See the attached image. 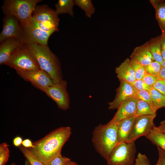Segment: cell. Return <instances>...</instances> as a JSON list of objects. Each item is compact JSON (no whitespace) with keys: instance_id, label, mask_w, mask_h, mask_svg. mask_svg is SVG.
I'll list each match as a JSON object with an SVG mask.
<instances>
[{"instance_id":"14","label":"cell","mask_w":165,"mask_h":165,"mask_svg":"<svg viewBox=\"0 0 165 165\" xmlns=\"http://www.w3.org/2000/svg\"><path fill=\"white\" fill-rule=\"evenodd\" d=\"M32 18L38 22L58 26L59 19L58 15L55 10L46 5L36 6L33 12Z\"/></svg>"},{"instance_id":"26","label":"cell","mask_w":165,"mask_h":165,"mask_svg":"<svg viewBox=\"0 0 165 165\" xmlns=\"http://www.w3.org/2000/svg\"><path fill=\"white\" fill-rule=\"evenodd\" d=\"M19 148L31 165H46L36 159L28 148L21 145Z\"/></svg>"},{"instance_id":"29","label":"cell","mask_w":165,"mask_h":165,"mask_svg":"<svg viewBox=\"0 0 165 165\" xmlns=\"http://www.w3.org/2000/svg\"><path fill=\"white\" fill-rule=\"evenodd\" d=\"M9 145L6 142L0 145V165H5L9 156Z\"/></svg>"},{"instance_id":"21","label":"cell","mask_w":165,"mask_h":165,"mask_svg":"<svg viewBox=\"0 0 165 165\" xmlns=\"http://www.w3.org/2000/svg\"><path fill=\"white\" fill-rule=\"evenodd\" d=\"M74 5V0H59L55 4V11L57 15L67 13L73 16V8Z\"/></svg>"},{"instance_id":"11","label":"cell","mask_w":165,"mask_h":165,"mask_svg":"<svg viewBox=\"0 0 165 165\" xmlns=\"http://www.w3.org/2000/svg\"><path fill=\"white\" fill-rule=\"evenodd\" d=\"M23 31L19 21L14 16L5 15L3 20V28L0 34V42L10 38L20 41Z\"/></svg>"},{"instance_id":"31","label":"cell","mask_w":165,"mask_h":165,"mask_svg":"<svg viewBox=\"0 0 165 165\" xmlns=\"http://www.w3.org/2000/svg\"><path fill=\"white\" fill-rule=\"evenodd\" d=\"M70 161V159L63 156L61 153L54 158L48 165H66Z\"/></svg>"},{"instance_id":"16","label":"cell","mask_w":165,"mask_h":165,"mask_svg":"<svg viewBox=\"0 0 165 165\" xmlns=\"http://www.w3.org/2000/svg\"><path fill=\"white\" fill-rule=\"evenodd\" d=\"M115 72L120 81L123 80L132 84L136 80L130 59L127 58L116 67Z\"/></svg>"},{"instance_id":"41","label":"cell","mask_w":165,"mask_h":165,"mask_svg":"<svg viewBox=\"0 0 165 165\" xmlns=\"http://www.w3.org/2000/svg\"><path fill=\"white\" fill-rule=\"evenodd\" d=\"M158 78L165 80V67L162 66Z\"/></svg>"},{"instance_id":"2","label":"cell","mask_w":165,"mask_h":165,"mask_svg":"<svg viewBox=\"0 0 165 165\" xmlns=\"http://www.w3.org/2000/svg\"><path fill=\"white\" fill-rule=\"evenodd\" d=\"M34 57L40 69L48 73L54 84L63 80L60 62L47 45L25 44Z\"/></svg>"},{"instance_id":"30","label":"cell","mask_w":165,"mask_h":165,"mask_svg":"<svg viewBox=\"0 0 165 165\" xmlns=\"http://www.w3.org/2000/svg\"><path fill=\"white\" fill-rule=\"evenodd\" d=\"M135 97L138 99L148 103L154 109L151 97L149 91L145 90L137 91Z\"/></svg>"},{"instance_id":"20","label":"cell","mask_w":165,"mask_h":165,"mask_svg":"<svg viewBox=\"0 0 165 165\" xmlns=\"http://www.w3.org/2000/svg\"><path fill=\"white\" fill-rule=\"evenodd\" d=\"M145 137L152 144L165 151V133L157 130L156 127Z\"/></svg>"},{"instance_id":"42","label":"cell","mask_w":165,"mask_h":165,"mask_svg":"<svg viewBox=\"0 0 165 165\" xmlns=\"http://www.w3.org/2000/svg\"><path fill=\"white\" fill-rule=\"evenodd\" d=\"M24 165H31V164L28 160L26 159L25 161Z\"/></svg>"},{"instance_id":"40","label":"cell","mask_w":165,"mask_h":165,"mask_svg":"<svg viewBox=\"0 0 165 165\" xmlns=\"http://www.w3.org/2000/svg\"><path fill=\"white\" fill-rule=\"evenodd\" d=\"M156 128L157 130L165 133V120L162 121L160 125L157 127H156Z\"/></svg>"},{"instance_id":"34","label":"cell","mask_w":165,"mask_h":165,"mask_svg":"<svg viewBox=\"0 0 165 165\" xmlns=\"http://www.w3.org/2000/svg\"><path fill=\"white\" fill-rule=\"evenodd\" d=\"M152 87L165 96V80L158 78Z\"/></svg>"},{"instance_id":"25","label":"cell","mask_w":165,"mask_h":165,"mask_svg":"<svg viewBox=\"0 0 165 165\" xmlns=\"http://www.w3.org/2000/svg\"><path fill=\"white\" fill-rule=\"evenodd\" d=\"M75 5L83 10L86 16L91 18L95 13V9L91 0H74Z\"/></svg>"},{"instance_id":"3","label":"cell","mask_w":165,"mask_h":165,"mask_svg":"<svg viewBox=\"0 0 165 165\" xmlns=\"http://www.w3.org/2000/svg\"><path fill=\"white\" fill-rule=\"evenodd\" d=\"M92 140L97 152L106 160L118 143L117 123L101 124L96 127Z\"/></svg>"},{"instance_id":"38","label":"cell","mask_w":165,"mask_h":165,"mask_svg":"<svg viewBox=\"0 0 165 165\" xmlns=\"http://www.w3.org/2000/svg\"><path fill=\"white\" fill-rule=\"evenodd\" d=\"M22 146L27 148H33L34 146L31 141L29 139L24 140L22 143Z\"/></svg>"},{"instance_id":"39","label":"cell","mask_w":165,"mask_h":165,"mask_svg":"<svg viewBox=\"0 0 165 165\" xmlns=\"http://www.w3.org/2000/svg\"><path fill=\"white\" fill-rule=\"evenodd\" d=\"M23 141L21 137L19 136H16L13 139V144L15 146L19 147L22 144Z\"/></svg>"},{"instance_id":"35","label":"cell","mask_w":165,"mask_h":165,"mask_svg":"<svg viewBox=\"0 0 165 165\" xmlns=\"http://www.w3.org/2000/svg\"><path fill=\"white\" fill-rule=\"evenodd\" d=\"M158 79V77L154 76L146 73L142 79L147 85L152 87Z\"/></svg>"},{"instance_id":"17","label":"cell","mask_w":165,"mask_h":165,"mask_svg":"<svg viewBox=\"0 0 165 165\" xmlns=\"http://www.w3.org/2000/svg\"><path fill=\"white\" fill-rule=\"evenodd\" d=\"M130 58V59L137 61L144 66L149 65L154 61L146 42L135 47Z\"/></svg>"},{"instance_id":"45","label":"cell","mask_w":165,"mask_h":165,"mask_svg":"<svg viewBox=\"0 0 165 165\" xmlns=\"http://www.w3.org/2000/svg\"><path fill=\"white\" fill-rule=\"evenodd\" d=\"M71 162V161L69 162L66 165H72Z\"/></svg>"},{"instance_id":"44","label":"cell","mask_w":165,"mask_h":165,"mask_svg":"<svg viewBox=\"0 0 165 165\" xmlns=\"http://www.w3.org/2000/svg\"><path fill=\"white\" fill-rule=\"evenodd\" d=\"M71 162L72 165H79L74 162L71 161Z\"/></svg>"},{"instance_id":"36","label":"cell","mask_w":165,"mask_h":165,"mask_svg":"<svg viewBox=\"0 0 165 165\" xmlns=\"http://www.w3.org/2000/svg\"><path fill=\"white\" fill-rule=\"evenodd\" d=\"M158 153V158L155 165H165V151L160 147L157 146Z\"/></svg>"},{"instance_id":"7","label":"cell","mask_w":165,"mask_h":165,"mask_svg":"<svg viewBox=\"0 0 165 165\" xmlns=\"http://www.w3.org/2000/svg\"><path fill=\"white\" fill-rule=\"evenodd\" d=\"M67 82L62 80L48 87L44 92L56 103L61 109L65 110L69 108L70 99L67 90Z\"/></svg>"},{"instance_id":"5","label":"cell","mask_w":165,"mask_h":165,"mask_svg":"<svg viewBox=\"0 0 165 165\" xmlns=\"http://www.w3.org/2000/svg\"><path fill=\"white\" fill-rule=\"evenodd\" d=\"M5 64L14 69L17 72L41 69L36 59L25 44L16 50Z\"/></svg>"},{"instance_id":"1","label":"cell","mask_w":165,"mask_h":165,"mask_svg":"<svg viewBox=\"0 0 165 165\" xmlns=\"http://www.w3.org/2000/svg\"><path fill=\"white\" fill-rule=\"evenodd\" d=\"M71 134L70 127H59L34 142V147L28 149L36 159L48 165L54 158L61 153L62 148Z\"/></svg>"},{"instance_id":"24","label":"cell","mask_w":165,"mask_h":165,"mask_svg":"<svg viewBox=\"0 0 165 165\" xmlns=\"http://www.w3.org/2000/svg\"><path fill=\"white\" fill-rule=\"evenodd\" d=\"M155 111L147 102L138 100L135 116L136 117L142 116L156 115Z\"/></svg>"},{"instance_id":"4","label":"cell","mask_w":165,"mask_h":165,"mask_svg":"<svg viewBox=\"0 0 165 165\" xmlns=\"http://www.w3.org/2000/svg\"><path fill=\"white\" fill-rule=\"evenodd\" d=\"M41 0H5L2 9L5 15L16 17L22 28L27 27L32 18L37 4Z\"/></svg>"},{"instance_id":"15","label":"cell","mask_w":165,"mask_h":165,"mask_svg":"<svg viewBox=\"0 0 165 165\" xmlns=\"http://www.w3.org/2000/svg\"><path fill=\"white\" fill-rule=\"evenodd\" d=\"M0 64H5L14 52L24 44L19 39L8 38L0 43Z\"/></svg>"},{"instance_id":"18","label":"cell","mask_w":165,"mask_h":165,"mask_svg":"<svg viewBox=\"0 0 165 165\" xmlns=\"http://www.w3.org/2000/svg\"><path fill=\"white\" fill-rule=\"evenodd\" d=\"M136 117L134 116L116 123L117 126L118 143L127 141L131 132Z\"/></svg>"},{"instance_id":"28","label":"cell","mask_w":165,"mask_h":165,"mask_svg":"<svg viewBox=\"0 0 165 165\" xmlns=\"http://www.w3.org/2000/svg\"><path fill=\"white\" fill-rule=\"evenodd\" d=\"M144 67L147 73L156 77H158L162 67L160 63L155 61Z\"/></svg>"},{"instance_id":"37","label":"cell","mask_w":165,"mask_h":165,"mask_svg":"<svg viewBox=\"0 0 165 165\" xmlns=\"http://www.w3.org/2000/svg\"><path fill=\"white\" fill-rule=\"evenodd\" d=\"M160 43L161 47L162 54L163 60H165V34L161 35Z\"/></svg>"},{"instance_id":"23","label":"cell","mask_w":165,"mask_h":165,"mask_svg":"<svg viewBox=\"0 0 165 165\" xmlns=\"http://www.w3.org/2000/svg\"><path fill=\"white\" fill-rule=\"evenodd\" d=\"M152 100L154 109L156 111L165 107V96L152 87L149 91Z\"/></svg>"},{"instance_id":"8","label":"cell","mask_w":165,"mask_h":165,"mask_svg":"<svg viewBox=\"0 0 165 165\" xmlns=\"http://www.w3.org/2000/svg\"><path fill=\"white\" fill-rule=\"evenodd\" d=\"M156 115L136 117L133 129L126 142H135L138 138L146 136L156 126L154 120Z\"/></svg>"},{"instance_id":"12","label":"cell","mask_w":165,"mask_h":165,"mask_svg":"<svg viewBox=\"0 0 165 165\" xmlns=\"http://www.w3.org/2000/svg\"><path fill=\"white\" fill-rule=\"evenodd\" d=\"M137 91L131 84L125 81H120V84L116 90L114 99L108 104V109H117L123 102L130 97H135Z\"/></svg>"},{"instance_id":"22","label":"cell","mask_w":165,"mask_h":165,"mask_svg":"<svg viewBox=\"0 0 165 165\" xmlns=\"http://www.w3.org/2000/svg\"><path fill=\"white\" fill-rule=\"evenodd\" d=\"M156 18L161 31V33L165 34V1L159 0L157 7L155 9Z\"/></svg>"},{"instance_id":"13","label":"cell","mask_w":165,"mask_h":165,"mask_svg":"<svg viewBox=\"0 0 165 165\" xmlns=\"http://www.w3.org/2000/svg\"><path fill=\"white\" fill-rule=\"evenodd\" d=\"M138 100L136 97H133L123 102L117 109L113 118L107 124L116 123L125 119L135 116Z\"/></svg>"},{"instance_id":"19","label":"cell","mask_w":165,"mask_h":165,"mask_svg":"<svg viewBox=\"0 0 165 165\" xmlns=\"http://www.w3.org/2000/svg\"><path fill=\"white\" fill-rule=\"evenodd\" d=\"M161 35L146 42L148 49L155 61L160 64L163 61L160 43Z\"/></svg>"},{"instance_id":"43","label":"cell","mask_w":165,"mask_h":165,"mask_svg":"<svg viewBox=\"0 0 165 165\" xmlns=\"http://www.w3.org/2000/svg\"><path fill=\"white\" fill-rule=\"evenodd\" d=\"M161 64L162 66L165 67V60H163Z\"/></svg>"},{"instance_id":"10","label":"cell","mask_w":165,"mask_h":165,"mask_svg":"<svg viewBox=\"0 0 165 165\" xmlns=\"http://www.w3.org/2000/svg\"><path fill=\"white\" fill-rule=\"evenodd\" d=\"M17 73L24 79L30 82L35 87L43 92L48 87L54 84L49 74L41 69Z\"/></svg>"},{"instance_id":"27","label":"cell","mask_w":165,"mask_h":165,"mask_svg":"<svg viewBox=\"0 0 165 165\" xmlns=\"http://www.w3.org/2000/svg\"><path fill=\"white\" fill-rule=\"evenodd\" d=\"M130 60L135 72L136 79H142L147 73L144 66L133 60Z\"/></svg>"},{"instance_id":"33","label":"cell","mask_w":165,"mask_h":165,"mask_svg":"<svg viewBox=\"0 0 165 165\" xmlns=\"http://www.w3.org/2000/svg\"><path fill=\"white\" fill-rule=\"evenodd\" d=\"M132 84L137 91L145 90L149 91L152 87L147 85L142 79L136 80Z\"/></svg>"},{"instance_id":"32","label":"cell","mask_w":165,"mask_h":165,"mask_svg":"<svg viewBox=\"0 0 165 165\" xmlns=\"http://www.w3.org/2000/svg\"><path fill=\"white\" fill-rule=\"evenodd\" d=\"M134 165H150V162L145 154L139 153L135 159Z\"/></svg>"},{"instance_id":"9","label":"cell","mask_w":165,"mask_h":165,"mask_svg":"<svg viewBox=\"0 0 165 165\" xmlns=\"http://www.w3.org/2000/svg\"><path fill=\"white\" fill-rule=\"evenodd\" d=\"M23 29L20 41L24 44L36 43L47 45L50 37L54 33L44 31L30 24Z\"/></svg>"},{"instance_id":"6","label":"cell","mask_w":165,"mask_h":165,"mask_svg":"<svg viewBox=\"0 0 165 165\" xmlns=\"http://www.w3.org/2000/svg\"><path fill=\"white\" fill-rule=\"evenodd\" d=\"M136 152L135 142L118 143L106 160L107 165H133Z\"/></svg>"},{"instance_id":"46","label":"cell","mask_w":165,"mask_h":165,"mask_svg":"<svg viewBox=\"0 0 165 165\" xmlns=\"http://www.w3.org/2000/svg\"><path fill=\"white\" fill-rule=\"evenodd\" d=\"M11 165H16L14 163H12L11 164Z\"/></svg>"}]
</instances>
